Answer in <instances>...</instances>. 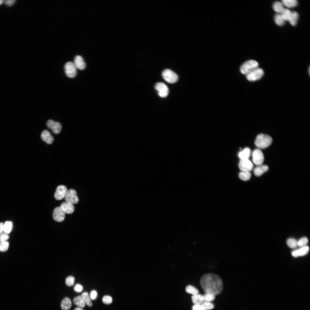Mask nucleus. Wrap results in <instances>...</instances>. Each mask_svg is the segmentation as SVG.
I'll list each match as a JSON object with an SVG mask.
<instances>
[{
	"label": "nucleus",
	"instance_id": "obj_1",
	"mask_svg": "<svg viewBox=\"0 0 310 310\" xmlns=\"http://www.w3.org/2000/svg\"><path fill=\"white\" fill-rule=\"evenodd\" d=\"M202 287L206 293H210L215 295L220 294L223 288V283L217 275L213 273H208L204 275L200 280Z\"/></svg>",
	"mask_w": 310,
	"mask_h": 310
},
{
	"label": "nucleus",
	"instance_id": "obj_2",
	"mask_svg": "<svg viewBox=\"0 0 310 310\" xmlns=\"http://www.w3.org/2000/svg\"><path fill=\"white\" fill-rule=\"evenodd\" d=\"M272 141V139L270 136L260 134L257 136L255 144L256 146L259 148L264 149L270 146Z\"/></svg>",
	"mask_w": 310,
	"mask_h": 310
},
{
	"label": "nucleus",
	"instance_id": "obj_3",
	"mask_svg": "<svg viewBox=\"0 0 310 310\" xmlns=\"http://www.w3.org/2000/svg\"><path fill=\"white\" fill-rule=\"evenodd\" d=\"M259 64L256 61L250 60L245 62L241 66L240 71L243 74L246 75L254 69L258 67Z\"/></svg>",
	"mask_w": 310,
	"mask_h": 310
},
{
	"label": "nucleus",
	"instance_id": "obj_4",
	"mask_svg": "<svg viewBox=\"0 0 310 310\" xmlns=\"http://www.w3.org/2000/svg\"><path fill=\"white\" fill-rule=\"evenodd\" d=\"M264 74L263 70L257 67L246 75L247 80L250 81H255L261 79Z\"/></svg>",
	"mask_w": 310,
	"mask_h": 310
},
{
	"label": "nucleus",
	"instance_id": "obj_5",
	"mask_svg": "<svg viewBox=\"0 0 310 310\" xmlns=\"http://www.w3.org/2000/svg\"><path fill=\"white\" fill-rule=\"evenodd\" d=\"M162 74L164 79L170 83H175L178 79V76L177 74L172 70L168 69L164 70Z\"/></svg>",
	"mask_w": 310,
	"mask_h": 310
},
{
	"label": "nucleus",
	"instance_id": "obj_6",
	"mask_svg": "<svg viewBox=\"0 0 310 310\" xmlns=\"http://www.w3.org/2000/svg\"><path fill=\"white\" fill-rule=\"evenodd\" d=\"M66 75L70 78L75 77L77 74L76 68L73 63L69 61L66 63L64 66Z\"/></svg>",
	"mask_w": 310,
	"mask_h": 310
},
{
	"label": "nucleus",
	"instance_id": "obj_7",
	"mask_svg": "<svg viewBox=\"0 0 310 310\" xmlns=\"http://www.w3.org/2000/svg\"><path fill=\"white\" fill-rule=\"evenodd\" d=\"M252 161L256 165H262L264 161V157L263 153L259 149L254 150L252 153Z\"/></svg>",
	"mask_w": 310,
	"mask_h": 310
},
{
	"label": "nucleus",
	"instance_id": "obj_8",
	"mask_svg": "<svg viewBox=\"0 0 310 310\" xmlns=\"http://www.w3.org/2000/svg\"><path fill=\"white\" fill-rule=\"evenodd\" d=\"M65 198L66 202L73 204H77L79 201L76 192L73 189H70L67 191Z\"/></svg>",
	"mask_w": 310,
	"mask_h": 310
},
{
	"label": "nucleus",
	"instance_id": "obj_9",
	"mask_svg": "<svg viewBox=\"0 0 310 310\" xmlns=\"http://www.w3.org/2000/svg\"><path fill=\"white\" fill-rule=\"evenodd\" d=\"M155 88L158 92L159 95L162 98L167 96L168 93V89L167 86L162 82H158L156 84Z\"/></svg>",
	"mask_w": 310,
	"mask_h": 310
},
{
	"label": "nucleus",
	"instance_id": "obj_10",
	"mask_svg": "<svg viewBox=\"0 0 310 310\" xmlns=\"http://www.w3.org/2000/svg\"><path fill=\"white\" fill-rule=\"evenodd\" d=\"M239 166L241 171L250 172L253 168V165L249 159H241Z\"/></svg>",
	"mask_w": 310,
	"mask_h": 310
},
{
	"label": "nucleus",
	"instance_id": "obj_11",
	"mask_svg": "<svg viewBox=\"0 0 310 310\" xmlns=\"http://www.w3.org/2000/svg\"><path fill=\"white\" fill-rule=\"evenodd\" d=\"M65 213L61 208L57 207L54 210L53 217L54 220L58 222H61L65 219Z\"/></svg>",
	"mask_w": 310,
	"mask_h": 310
},
{
	"label": "nucleus",
	"instance_id": "obj_12",
	"mask_svg": "<svg viewBox=\"0 0 310 310\" xmlns=\"http://www.w3.org/2000/svg\"><path fill=\"white\" fill-rule=\"evenodd\" d=\"M67 191V189L65 186L63 185L58 186L55 193V198L57 200L62 199L65 197Z\"/></svg>",
	"mask_w": 310,
	"mask_h": 310
},
{
	"label": "nucleus",
	"instance_id": "obj_13",
	"mask_svg": "<svg viewBox=\"0 0 310 310\" xmlns=\"http://www.w3.org/2000/svg\"><path fill=\"white\" fill-rule=\"evenodd\" d=\"M46 125L52 131L56 134L60 133L61 129V125L60 123L54 121L52 120H49L46 122Z\"/></svg>",
	"mask_w": 310,
	"mask_h": 310
},
{
	"label": "nucleus",
	"instance_id": "obj_14",
	"mask_svg": "<svg viewBox=\"0 0 310 310\" xmlns=\"http://www.w3.org/2000/svg\"><path fill=\"white\" fill-rule=\"evenodd\" d=\"M309 250V248L307 246L301 247L299 249L292 251L291 253L292 255L294 257L303 256L308 253Z\"/></svg>",
	"mask_w": 310,
	"mask_h": 310
},
{
	"label": "nucleus",
	"instance_id": "obj_15",
	"mask_svg": "<svg viewBox=\"0 0 310 310\" xmlns=\"http://www.w3.org/2000/svg\"><path fill=\"white\" fill-rule=\"evenodd\" d=\"M73 63L77 69L83 70L85 68V63L83 58L81 56L77 55L75 56Z\"/></svg>",
	"mask_w": 310,
	"mask_h": 310
},
{
	"label": "nucleus",
	"instance_id": "obj_16",
	"mask_svg": "<svg viewBox=\"0 0 310 310\" xmlns=\"http://www.w3.org/2000/svg\"><path fill=\"white\" fill-rule=\"evenodd\" d=\"M41 137L42 139L47 144H51L53 142V137L47 130H44L42 132Z\"/></svg>",
	"mask_w": 310,
	"mask_h": 310
},
{
	"label": "nucleus",
	"instance_id": "obj_17",
	"mask_svg": "<svg viewBox=\"0 0 310 310\" xmlns=\"http://www.w3.org/2000/svg\"><path fill=\"white\" fill-rule=\"evenodd\" d=\"M60 207L65 213L71 214L74 211V207L73 204L67 202L62 203Z\"/></svg>",
	"mask_w": 310,
	"mask_h": 310
},
{
	"label": "nucleus",
	"instance_id": "obj_18",
	"mask_svg": "<svg viewBox=\"0 0 310 310\" xmlns=\"http://www.w3.org/2000/svg\"><path fill=\"white\" fill-rule=\"evenodd\" d=\"M268 169V166L267 165L262 164L257 166L254 169V173L256 176H260L264 173L267 172Z\"/></svg>",
	"mask_w": 310,
	"mask_h": 310
},
{
	"label": "nucleus",
	"instance_id": "obj_19",
	"mask_svg": "<svg viewBox=\"0 0 310 310\" xmlns=\"http://www.w3.org/2000/svg\"><path fill=\"white\" fill-rule=\"evenodd\" d=\"M273 10L278 14H281L285 8L282 2L276 1L272 6Z\"/></svg>",
	"mask_w": 310,
	"mask_h": 310
},
{
	"label": "nucleus",
	"instance_id": "obj_20",
	"mask_svg": "<svg viewBox=\"0 0 310 310\" xmlns=\"http://www.w3.org/2000/svg\"><path fill=\"white\" fill-rule=\"evenodd\" d=\"M72 302L70 299L68 297L65 298L62 301L61 307L63 310H68L71 307Z\"/></svg>",
	"mask_w": 310,
	"mask_h": 310
},
{
	"label": "nucleus",
	"instance_id": "obj_21",
	"mask_svg": "<svg viewBox=\"0 0 310 310\" xmlns=\"http://www.w3.org/2000/svg\"><path fill=\"white\" fill-rule=\"evenodd\" d=\"M251 153L250 149L248 148H246L239 153L238 156L241 159H249Z\"/></svg>",
	"mask_w": 310,
	"mask_h": 310
},
{
	"label": "nucleus",
	"instance_id": "obj_22",
	"mask_svg": "<svg viewBox=\"0 0 310 310\" xmlns=\"http://www.w3.org/2000/svg\"><path fill=\"white\" fill-rule=\"evenodd\" d=\"M299 18V14L296 11H292L288 21L290 24L293 26H295Z\"/></svg>",
	"mask_w": 310,
	"mask_h": 310
},
{
	"label": "nucleus",
	"instance_id": "obj_23",
	"mask_svg": "<svg viewBox=\"0 0 310 310\" xmlns=\"http://www.w3.org/2000/svg\"><path fill=\"white\" fill-rule=\"evenodd\" d=\"M191 299L195 305H200L204 301L203 296L198 294L193 295L191 297Z\"/></svg>",
	"mask_w": 310,
	"mask_h": 310
},
{
	"label": "nucleus",
	"instance_id": "obj_24",
	"mask_svg": "<svg viewBox=\"0 0 310 310\" xmlns=\"http://www.w3.org/2000/svg\"><path fill=\"white\" fill-rule=\"evenodd\" d=\"M281 2L284 6L289 8L295 7L298 4V1L296 0H282Z\"/></svg>",
	"mask_w": 310,
	"mask_h": 310
},
{
	"label": "nucleus",
	"instance_id": "obj_25",
	"mask_svg": "<svg viewBox=\"0 0 310 310\" xmlns=\"http://www.w3.org/2000/svg\"><path fill=\"white\" fill-rule=\"evenodd\" d=\"M73 301L74 304L79 307L82 308L85 306V303L81 296H79L74 297Z\"/></svg>",
	"mask_w": 310,
	"mask_h": 310
},
{
	"label": "nucleus",
	"instance_id": "obj_26",
	"mask_svg": "<svg viewBox=\"0 0 310 310\" xmlns=\"http://www.w3.org/2000/svg\"><path fill=\"white\" fill-rule=\"evenodd\" d=\"M274 20L275 23L279 26L284 25L286 22L281 14L278 13L275 16Z\"/></svg>",
	"mask_w": 310,
	"mask_h": 310
},
{
	"label": "nucleus",
	"instance_id": "obj_27",
	"mask_svg": "<svg viewBox=\"0 0 310 310\" xmlns=\"http://www.w3.org/2000/svg\"><path fill=\"white\" fill-rule=\"evenodd\" d=\"M251 176L250 172L241 171L239 174V177L240 179L244 181L249 180Z\"/></svg>",
	"mask_w": 310,
	"mask_h": 310
},
{
	"label": "nucleus",
	"instance_id": "obj_28",
	"mask_svg": "<svg viewBox=\"0 0 310 310\" xmlns=\"http://www.w3.org/2000/svg\"><path fill=\"white\" fill-rule=\"evenodd\" d=\"M81 296L83 299L85 304H86L89 307H91L92 306V303L88 293L87 292H83L81 295Z\"/></svg>",
	"mask_w": 310,
	"mask_h": 310
},
{
	"label": "nucleus",
	"instance_id": "obj_29",
	"mask_svg": "<svg viewBox=\"0 0 310 310\" xmlns=\"http://www.w3.org/2000/svg\"><path fill=\"white\" fill-rule=\"evenodd\" d=\"M13 224L11 222L6 221L4 224L3 231L7 234L9 233L12 228Z\"/></svg>",
	"mask_w": 310,
	"mask_h": 310
},
{
	"label": "nucleus",
	"instance_id": "obj_30",
	"mask_svg": "<svg viewBox=\"0 0 310 310\" xmlns=\"http://www.w3.org/2000/svg\"><path fill=\"white\" fill-rule=\"evenodd\" d=\"M204 310H210L213 309L214 305L210 302L204 301L201 305Z\"/></svg>",
	"mask_w": 310,
	"mask_h": 310
},
{
	"label": "nucleus",
	"instance_id": "obj_31",
	"mask_svg": "<svg viewBox=\"0 0 310 310\" xmlns=\"http://www.w3.org/2000/svg\"><path fill=\"white\" fill-rule=\"evenodd\" d=\"M186 292L195 295L198 294L199 291L194 286L189 285L186 286L185 288Z\"/></svg>",
	"mask_w": 310,
	"mask_h": 310
},
{
	"label": "nucleus",
	"instance_id": "obj_32",
	"mask_svg": "<svg viewBox=\"0 0 310 310\" xmlns=\"http://www.w3.org/2000/svg\"><path fill=\"white\" fill-rule=\"evenodd\" d=\"M292 12V11L288 9L285 8L280 14H281L285 21H288Z\"/></svg>",
	"mask_w": 310,
	"mask_h": 310
},
{
	"label": "nucleus",
	"instance_id": "obj_33",
	"mask_svg": "<svg viewBox=\"0 0 310 310\" xmlns=\"http://www.w3.org/2000/svg\"><path fill=\"white\" fill-rule=\"evenodd\" d=\"M287 244L289 247L292 248H295L298 246L297 241L292 238H289L287 240Z\"/></svg>",
	"mask_w": 310,
	"mask_h": 310
},
{
	"label": "nucleus",
	"instance_id": "obj_34",
	"mask_svg": "<svg viewBox=\"0 0 310 310\" xmlns=\"http://www.w3.org/2000/svg\"><path fill=\"white\" fill-rule=\"evenodd\" d=\"M203 296L204 301L210 302L215 299V295L210 293H206Z\"/></svg>",
	"mask_w": 310,
	"mask_h": 310
},
{
	"label": "nucleus",
	"instance_id": "obj_35",
	"mask_svg": "<svg viewBox=\"0 0 310 310\" xmlns=\"http://www.w3.org/2000/svg\"><path fill=\"white\" fill-rule=\"evenodd\" d=\"M308 242V240L307 237H302L297 241V245L300 247L306 246Z\"/></svg>",
	"mask_w": 310,
	"mask_h": 310
},
{
	"label": "nucleus",
	"instance_id": "obj_36",
	"mask_svg": "<svg viewBox=\"0 0 310 310\" xmlns=\"http://www.w3.org/2000/svg\"><path fill=\"white\" fill-rule=\"evenodd\" d=\"M9 247V243L5 241H0V251L4 252L7 251Z\"/></svg>",
	"mask_w": 310,
	"mask_h": 310
},
{
	"label": "nucleus",
	"instance_id": "obj_37",
	"mask_svg": "<svg viewBox=\"0 0 310 310\" xmlns=\"http://www.w3.org/2000/svg\"><path fill=\"white\" fill-rule=\"evenodd\" d=\"M75 278L72 276H69L67 277L65 279L66 284L68 286H73L75 282Z\"/></svg>",
	"mask_w": 310,
	"mask_h": 310
},
{
	"label": "nucleus",
	"instance_id": "obj_38",
	"mask_svg": "<svg viewBox=\"0 0 310 310\" xmlns=\"http://www.w3.org/2000/svg\"><path fill=\"white\" fill-rule=\"evenodd\" d=\"M103 302L107 305H109L112 302L113 299L112 297L109 295H105L104 296L102 299Z\"/></svg>",
	"mask_w": 310,
	"mask_h": 310
},
{
	"label": "nucleus",
	"instance_id": "obj_39",
	"mask_svg": "<svg viewBox=\"0 0 310 310\" xmlns=\"http://www.w3.org/2000/svg\"><path fill=\"white\" fill-rule=\"evenodd\" d=\"M9 238V236L7 233L5 232H2L0 233V241H6Z\"/></svg>",
	"mask_w": 310,
	"mask_h": 310
},
{
	"label": "nucleus",
	"instance_id": "obj_40",
	"mask_svg": "<svg viewBox=\"0 0 310 310\" xmlns=\"http://www.w3.org/2000/svg\"><path fill=\"white\" fill-rule=\"evenodd\" d=\"M98 293L95 290H92L90 292V297L91 299L94 300L97 298Z\"/></svg>",
	"mask_w": 310,
	"mask_h": 310
},
{
	"label": "nucleus",
	"instance_id": "obj_41",
	"mask_svg": "<svg viewBox=\"0 0 310 310\" xmlns=\"http://www.w3.org/2000/svg\"><path fill=\"white\" fill-rule=\"evenodd\" d=\"M83 290V287L81 284H76L74 287V290L77 292H81Z\"/></svg>",
	"mask_w": 310,
	"mask_h": 310
},
{
	"label": "nucleus",
	"instance_id": "obj_42",
	"mask_svg": "<svg viewBox=\"0 0 310 310\" xmlns=\"http://www.w3.org/2000/svg\"><path fill=\"white\" fill-rule=\"evenodd\" d=\"M15 1V0H5L4 1L5 4L8 6L12 5L14 4Z\"/></svg>",
	"mask_w": 310,
	"mask_h": 310
},
{
	"label": "nucleus",
	"instance_id": "obj_43",
	"mask_svg": "<svg viewBox=\"0 0 310 310\" xmlns=\"http://www.w3.org/2000/svg\"><path fill=\"white\" fill-rule=\"evenodd\" d=\"M193 310H204L201 305H195L193 307Z\"/></svg>",
	"mask_w": 310,
	"mask_h": 310
},
{
	"label": "nucleus",
	"instance_id": "obj_44",
	"mask_svg": "<svg viewBox=\"0 0 310 310\" xmlns=\"http://www.w3.org/2000/svg\"><path fill=\"white\" fill-rule=\"evenodd\" d=\"M4 224L2 222L0 223V233L3 231Z\"/></svg>",
	"mask_w": 310,
	"mask_h": 310
},
{
	"label": "nucleus",
	"instance_id": "obj_45",
	"mask_svg": "<svg viewBox=\"0 0 310 310\" xmlns=\"http://www.w3.org/2000/svg\"><path fill=\"white\" fill-rule=\"evenodd\" d=\"M74 310H84L82 308L79 307L75 308Z\"/></svg>",
	"mask_w": 310,
	"mask_h": 310
},
{
	"label": "nucleus",
	"instance_id": "obj_46",
	"mask_svg": "<svg viewBox=\"0 0 310 310\" xmlns=\"http://www.w3.org/2000/svg\"><path fill=\"white\" fill-rule=\"evenodd\" d=\"M3 0H0V5L1 4L3 3Z\"/></svg>",
	"mask_w": 310,
	"mask_h": 310
}]
</instances>
